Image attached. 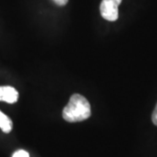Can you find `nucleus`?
Wrapping results in <instances>:
<instances>
[{
    "instance_id": "1",
    "label": "nucleus",
    "mask_w": 157,
    "mask_h": 157,
    "mask_svg": "<svg viewBox=\"0 0 157 157\" xmlns=\"http://www.w3.org/2000/svg\"><path fill=\"white\" fill-rule=\"evenodd\" d=\"M62 116L67 122H78L87 120L91 116V106L84 96L74 94L69 103L63 109Z\"/></svg>"
},
{
    "instance_id": "2",
    "label": "nucleus",
    "mask_w": 157,
    "mask_h": 157,
    "mask_svg": "<svg viewBox=\"0 0 157 157\" xmlns=\"http://www.w3.org/2000/svg\"><path fill=\"white\" fill-rule=\"evenodd\" d=\"M122 0H102L100 11L102 17L107 21H116L119 17L118 7Z\"/></svg>"
},
{
    "instance_id": "3",
    "label": "nucleus",
    "mask_w": 157,
    "mask_h": 157,
    "mask_svg": "<svg viewBox=\"0 0 157 157\" xmlns=\"http://www.w3.org/2000/svg\"><path fill=\"white\" fill-rule=\"evenodd\" d=\"M18 100V93L14 87L10 86H0V101H5L10 104L17 102Z\"/></svg>"
},
{
    "instance_id": "4",
    "label": "nucleus",
    "mask_w": 157,
    "mask_h": 157,
    "mask_svg": "<svg viewBox=\"0 0 157 157\" xmlns=\"http://www.w3.org/2000/svg\"><path fill=\"white\" fill-rule=\"evenodd\" d=\"M0 128L6 134L10 133L11 129H12V121H11V120L1 111H0Z\"/></svg>"
},
{
    "instance_id": "5",
    "label": "nucleus",
    "mask_w": 157,
    "mask_h": 157,
    "mask_svg": "<svg viewBox=\"0 0 157 157\" xmlns=\"http://www.w3.org/2000/svg\"><path fill=\"white\" fill-rule=\"evenodd\" d=\"M12 157H29V154L25 150H18L13 154Z\"/></svg>"
},
{
    "instance_id": "6",
    "label": "nucleus",
    "mask_w": 157,
    "mask_h": 157,
    "mask_svg": "<svg viewBox=\"0 0 157 157\" xmlns=\"http://www.w3.org/2000/svg\"><path fill=\"white\" fill-rule=\"evenodd\" d=\"M152 121L155 126H157V104L155 106V108L154 110V112L152 113Z\"/></svg>"
},
{
    "instance_id": "7",
    "label": "nucleus",
    "mask_w": 157,
    "mask_h": 157,
    "mask_svg": "<svg viewBox=\"0 0 157 157\" xmlns=\"http://www.w3.org/2000/svg\"><path fill=\"white\" fill-rule=\"evenodd\" d=\"M53 1L55 2V4H56V5H58V6H66L68 2V0H53Z\"/></svg>"
}]
</instances>
